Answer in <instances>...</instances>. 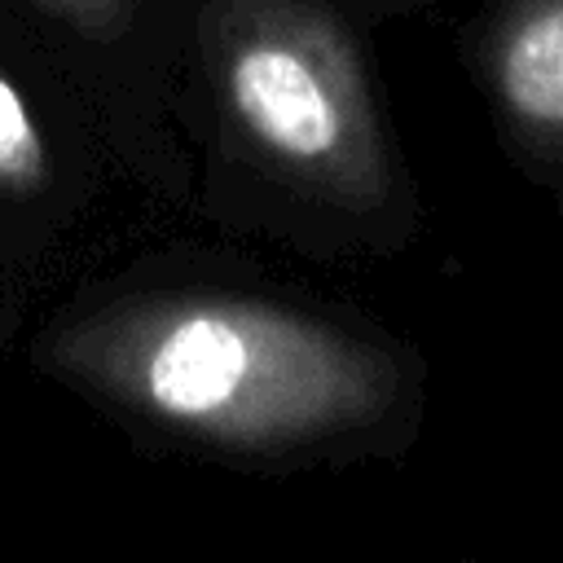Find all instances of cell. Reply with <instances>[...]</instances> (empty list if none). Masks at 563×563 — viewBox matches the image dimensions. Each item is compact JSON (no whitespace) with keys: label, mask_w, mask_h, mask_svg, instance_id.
<instances>
[{"label":"cell","mask_w":563,"mask_h":563,"mask_svg":"<svg viewBox=\"0 0 563 563\" xmlns=\"http://www.w3.org/2000/svg\"><path fill=\"white\" fill-rule=\"evenodd\" d=\"M233 106L273 150L321 158L339 141V106L321 75L286 44H251L233 62Z\"/></svg>","instance_id":"2"},{"label":"cell","mask_w":563,"mask_h":563,"mask_svg":"<svg viewBox=\"0 0 563 563\" xmlns=\"http://www.w3.org/2000/svg\"><path fill=\"white\" fill-rule=\"evenodd\" d=\"M40 167V141H35V128L18 101V92L0 79V176L18 180V176H31Z\"/></svg>","instance_id":"3"},{"label":"cell","mask_w":563,"mask_h":563,"mask_svg":"<svg viewBox=\"0 0 563 563\" xmlns=\"http://www.w3.org/2000/svg\"><path fill=\"white\" fill-rule=\"evenodd\" d=\"M255 339L216 312H198L176 321L150 352L145 387L154 405L172 418H224L238 409L246 383L255 374H268V365H255Z\"/></svg>","instance_id":"1"}]
</instances>
